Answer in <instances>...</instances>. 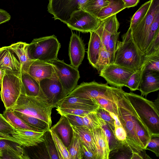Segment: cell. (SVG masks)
Instances as JSON below:
<instances>
[{"instance_id": "obj_1", "label": "cell", "mask_w": 159, "mask_h": 159, "mask_svg": "<svg viewBox=\"0 0 159 159\" xmlns=\"http://www.w3.org/2000/svg\"><path fill=\"white\" fill-rule=\"evenodd\" d=\"M124 92L121 89L114 98L118 108L117 116L126 133V142L130 147L132 152L139 153L143 158L151 136L125 96Z\"/></svg>"}, {"instance_id": "obj_2", "label": "cell", "mask_w": 159, "mask_h": 159, "mask_svg": "<svg viewBox=\"0 0 159 159\" xmlns=\"http://www.w3.org/2000/svg\"><path fill=\"white\" fill-rule=\"evenodd\" d=\"M121 37L122 41L117 42L113 63L135 72L143 63L144 54L134 42L129 27Z\"/></svg>"}, {"instance_id": "obj_3", "label": "cell", "mask_w": 159, "mask_h": 159, "mask_svg": "<svg viewBox=\"0 0 159 159\" xmlns=\"http://www.w3.org/2000/svg\"><path fill=\"white\" fill-rule=\"evenodd\" d=\"M124 95L152 137L159 136V112L154 102L133 92Z\"/></svg>"}, {"instance_id": "obj_4", "label": "cell", "mask_w": 159, "mask_h": 159, "mask_svg": "<svg viewBox=\"0 0 159 159\" xmlns=\"http://www.w3.org/2000/svg\"><path fill=\"white\" fill-rule=\"evenodd\" d=\"M53 108V106L46 98L21 93L14 105L9 108L40 119L47 123L51 127V115Z\"/></svg>"}, {"instance_id": "obj_5", "label": "cell", "mask_w": 159, "mask_h": 159, "mask_svg": "<svg viewBox=\"0 0 159 159\" xmlns=\"http://www.w3.org/2000/svg\"><path fill=\"white\" fill-rule=\"evenodd\" d=\"M61 44L54 35L35 38L28 47V54L30 60L49 62L57 58Z\"/></svg>"}, {"instance_id": "obj_6", "label": "cell", "mask_w": 159, "mask_h": 159, "mask_svg": "<svg viewBox=\"0 0 159 159\" xmlns=\"http://www.w3.org/2000/svg\"><path fill=\"white\" fill-rule=\"evenodd\" d=\"M121 89L109 86L107 83H99L95 81L83 82L68 95L89 99L102 97L115 102V96Z\"/></svg>"}, {"instance_id": "obj_7", "label": "cell", "mask_w": 159, "mask_h": 159, "mask_svg": "<svg viewBox=\"0 0 159 159\" xmlns=\"http://www.w3.org/2000/svg\"><path fill=\"white\" fill-rule=\"evenodd\" d=\"M3 76L1 84V98L5 109L11 107L21 93L22 85L20 74L2 70Z\"/></svg>"}, {"instance_id": "obj_8", "label": "cell", "mask_w": 159, "mask_h": 159, "mask_svg": "<svg viewBox=\"0 0 159 159\" xmlns=\"http://www.w3.org/2000/svg\"><path fill=\"white\" fill-rule=\"evenodd\" d=\"M158 11L159 0H151L150 7L146 15L137 25L130 28L134 42L143 54L150 29L154 17Z\"/></svg>"}, {"instance_id": "obj_9", "label": "cell", "mask_w": 159, "mask_h": 159, "mask_svg": "<svg viewBox=\"0 0 159 159\" xmlns=\"http://www.w3.org/2000/svg\"><path fill=\"white\" fill-rule=\"evenodd\" d=\"M48 62L51 64L62 86L65 97L77 86L80 78L78 69L57 58Z\"/></svg>"}, {"instance_id": "obj_10", "label": "cell", "mask_w": 159, "mask_h": 159, "mask_svg": "<svg viewBox=\"0 0 159 159\" xmlns=\"http://www.w3.org/2000/svg\"><path fill=\"white\" fill-rule=\"evenodd\" d=\"M87 0H49L48 11L58 20L66 24L71 14L80 10Z\"/></svg>"}, {"instance_id": "obj_11", "label": "cell", "mask_w": 159, "mask_h": 159, "mask_svg": "<svg viewBox=\"0 0 159 159\" xmlns=\"http://www.w3.org/2000/svg\"><path fill=\"white\" fill-rule=\"evenodd\" d=\"M101 21L87 11L80 9L71 14L66 24L71 30L90 33L98 28Z\"/></svg>"}, {"instance_id": "obj_12", "label": "cell", "mask_w": 159, "mask_h": 159, "mask_svg": "<svg viewBox=\"0 0 159 159\" xmlns=\"http://www.w3.org/2000/svg\"><path fill=\"white\" fill-rule=\"evenodd\" d=\"M134 72L120 66L111 63L100 70L99 75L111 86L122 89L125 86L129 78Z\"/></svg>"}, {"instance_id": "obj_13", "label": "cell", "mask_w": 159, "mask_h": 159, "mask_svg": "<svg viewBox=\"0 0 159 159\" xmlns=\"http://www.w3.org/2000/svg\"><path fill=\"white\" fill-rule=\"evenodd\" d=\"M41 89L48 102L56 107L58 102L65 97L62 85L56 73L52 77L39 81Z\"/></svg>"}, {"instance_id": "obj_14", "label": "cell", "mask_w": 159, "mask_h": 159, "mask_svg": "<svg viewBox=\"0 0 159 159\" xmlns=\"http://www.w3.org/2000/svg\"><path fill=\"white\" fill-rule=\"evenodd\" d=\"M46 132L15 129L11 134L18 141L19 145L24 147H30L37 146L43 143Z\"/></svg>"}, {"instance_id": "obj_15", "label": "cell", "mask_w": 159, "mask_h": 159, "mask_svg": "<svg viewBox=\"0 0 159 159\" xmlns=\"http://www.w3.org/2000/svg\"><path fill=\"white\" fill-rule=\"evenodd\" d=\"M68 52L70 65L78 69L84 58L85 45L81 38L73 32L70 38Z\"/></svg>"}, {"instance_id": "obj_16", "label": "cell", "mask_w": 159, "mask_h": 159, "mask_svg": "<svg viewBox=\"0 0 159 159\" xmlns=\"http://www.w3.org/2000/svg\"><path fill=\"white\" fill-rule=\"evenodd\" d=\"M39 83L42 80L52 77L55 74L50 63L39 60H31L26 72Z\"/></svg>"}, {"instance_id": "obj_17", "label": "cell", "mask_w": 159, "mask_h": 159, "mask_svg": "<svg viewBox=\"0 0 159 159\" xmlns=\"http://www.w3.org/2000/svg\"><path fill=\"white\" fill-rule=\"evenodd\" d=\"M0 69L20 74L21 65L18 59L9 46L0 48Z\"/></svg>"}, {"instance_id": "obj_18", "label": "cell", "mask_w": 159, "mask_h": 159, "mask_svg": "<svg viewBox=\"0 0 159 159\" xmlns=\"http://www.w3.org/2000/svg\"><path fill=\"white\" fill-rule=\"evenodd\" d=\"M119 26L116 14L101 20L99 27L96 30L100 35L101 46H105L107 49L111 36L118 32Z\"/></svg>"}, {"instance_id": "obj_19", "label": "cell", "mask_w": 159, "mask_h": 159, "mask_svg": "<svg viewBox=\"0 0 159 159\" xmlns=\"http://www.w3.org/2000/svg\"><path fill=\"white\" fill-rule=\"evenodd\" d=\"M99 107L95 99H86L67 95L58 102L56 107H77L96 111Z\"/></svg>"}, {"instance_id": "obj_20", "label": "cell", "mask_w": 159, "mask_h": 159, "mask_svg": "<svg viewBox=\"0 0 159 159\" xmlns=\"http://www.w3.org/2000/svg\"><path fill=\"white\" fill-rule=\"evenodd\" d=\"M159 89V72L145 70L138 88L141 95L146 96Z\"/></svg>"}, {"instance_id": "obj_21", "label": "cell", "mask_w": 159, "mask_h": 159, "mask_svg": "<svg viewBox=\"0 0 159 159\" xmlns=\"http://www.w3.org/2000/svg\"><path fill=\"white\" fill-rule=\"evenodd\" d=\"M90 131L94 141L96 159H109L110 150L108 141L101 127Z\"/></svg>"}, {"instance_id": "obj_22", "label": "cell", "mask_w": 159, "mask_h": 159, "mask_svg": "<svg viewBox=\"0 0 159 159\" xmlns=\"http://www.w3.org/2000/svg\"><path fill=\"white\" fill-rule=\"evenodd\" d=\"M20 77L22 85V94L47 99L41 89L39 82L25 72L21 71Z\"/></svg>"}, {"instance_id": "obj_23", "label": "cell", "mask_w": 159, "mask_h": 159, "mask_svg": "<svg viewBox=\"0 0 159 159\" xmlns=\"http://www.w3.org/2000/svg\"><path fill=\"white\" fill-rule=\"evenodd\" d=\"M50 129L57 134L68 149L71 141L72 129L66 116H61L59 121Z\"/></svg>"}, {"instance_id": "obj_24", "label": "cell", "mask_w": 159, "mask_h": 159, "mask_svg": "<svg viewBox=\"0 0 159 159\" xmlns=\"http://www.w3.org/2000/svg\"><path fill=\"white\" fill-rule=\"evenodd\" d=\"M88 43L87 58L89 63L97 69L96 63L100 48L101 46V40L100 34L96 30L91 32Z\"/></svg>"}, {"instance_id": "obj_25", "label": "cell", "mask_w": 159, "mask_h": 159, "mask_svg": "<svg viewBox=\"0 0 159 159\" xmlns=\"http://www.w3.org/2000/svg\"><path fill=\"white\" fill-rule=\"evenodd\" d=\"M28 45L26 43L19 42L9 46L18 59L21 65V71H26L31 61L28 56Z\"/></svg>"}, {"instance_id": "obj_26", "label": "cell", "mask_w": 159, "mask_h": 159, "mask_svg": "<svg viewBox=\"0 0 159 159\" xmlns=\"http://www.w3.org/2000/svg\"><path fill=\"white\" fill-rule=\"evenodd\" d=\"M6 120L15 129H29L37 131H43L28 125L17 116L10 108L5 109L2 114Z\"/></svg>"}, {"instance_id": "obj_27", "label": "cell", "mask_w": 159, "mask_h": 159, "mask_svg": "<svg viewBox=\"0 0 159 159\" xmlns=\"http://www.w3.org/2000/svg\"><path fill=\"white\" fill-rule=\"evenodd\" d=\"M108 5L102 8L98 13L97 18L101 20L117 13L125 8L122 0H108Z\"/></svg>"}, {"instance_id": "obj_28", "label": "cell", "mask_w": 159, "mask_h": 159, "mask_svg": "<svg viewBox=\"0 0 159 159\" xmlns=\"http://www.w3.org/2000/svg\"><path fill=\"white\" fill-rule=\"evenodd\" d=\"M70 125L78 135L80 142L90 149L96 152L94 141L90 131L85 126H75L70 124Z\"/></svg>"}, {"instance_id": "obj_29", "label": "cell", "mask_w": 159, "mask_h": 159, "mask_svg": "<svg viewBox=\"0 0 159 159\" xmlns=\"http://www.w3.org/2000/svg\"><path fill=\"white\" fill-rule=\"evenodd\" d=\"M13 111L17 116L29 126L45 131L49 130L50 128L47 123L40 119L18 111Z\"/></svg>"}, {"instance_id": "obj_30", "label": "cell", "mask_w": 159, "mask_h": 159, "mask_svg": "<svg viewBox=\"0 0 159 159\" xmlns=\"http://www.w3.org/2000/svg\"><path fill=\"white\" fill-rule=\"evenodd\" d=\"M108 0H87L80 7V9L84 10L97 18L101 9L109 4Z\"/></svg>"}, {"instance_id": "obj_31", "label": "cell", "mask_w": 159, "mask_h": 159, "mask_svg": "<svg viewBox=\"0 0 159 159\" xmlns=\"http://www.w3.org/2000/svg\"><path fill=\"white\" fill-rule=\"evenodd\" d=\"M132 154L131 148L126 143L121 141L115 148L110 151L109 159H130Z\"/></svg>"}, {"instance_id": "obj_32", "label": "cell", "mask_w": 159, "mask_h": 159, "mask_svg": "<svg viewBox=\"0 0 159 159\" xmlns=\"http://www.w3.org/2000/svg\"><path fill=\"white\" fill-rule=\"evenodd\" d=\"M68 149L70 159L83 158L80 141L73 129L71 141Z\"/></svg>"}, {"instance_id": "obj_33", "label": "cell", "mask_w": 159, "mask_h": 159, "mask_svg": "<svg viewBox=\"0 0 159 159\" xmlns=\"http://www.w3.org/2000/svg\"><path fill=\"white\" fill-rule=\"evenodd\" d=\"M98 119L101 127L107 139L110 151L117 146L121 141L116 139L115 134L114 130L111 126L99 117Z\"/></svg>"}, {"instance_id": "obj_34", "label": "cell", "mask_w": 159, "mask_h": 159, "mask_svg": "<svg viewBox=\"0 0 159 159\" xmlns=\"http://www.w3.org/2000/svg\"><path fill=\"white\" fill-rule=\"evenodd\" d=\"M145 67V63L143 62L140 69L129 77L125 86L128 88L131 91L138 90Z\"/></svg>"}, {"instance_id": "obj_35", "label": "cell", "mask_w": 159, "mask_h": 159, "mask_svg": "<svg viewBox=\"0 0 159 159\" xmlns=\"http://www.w3.org/2000/svg\"><path fill=\"white\" fill-rule=\"evenodd\" d=\"M50 131L54 142L59 159H70L68 149L56 133L50 129Z\"/></svg>"}, {"instance_id": "obj_36", "label": "cell", "mask_w": 159, "mask_h": 159, "mask_svg": "<svg viewBox=\"0 0 159 159\" xmlns=\"http://www.w3.org/2000/svg\"><path fill=\"white\" fill-rule=\"evenodd\" d=\"M159 34V11L156 14L150 29L146 40L144 53L151 45L154 39Z\"/></svg>"}, {"instance_id": "obj_37", "label": "cell", "mask_w": 159, "mask_h": 159, "mask_svg": "<svg viewBox=\"0 0 159 159\" xmlns=\"http://www.w3.org/2000/svg\"><path fill=\"white\" fill-rule=\"evenodd\" d=\"M44 143L50 159H59L56 148L49 130L46 132L44 135Z\"/></svg>"}, {"instance_id": "obj_38", "label": "cell", "mask_w": 159, "mask_h": 159, "mask_svg": "<svg viewBox=\"0 0 159 159\" xmlns=\"http://www.w3.org/2000/svg\"><path fill=\"white\" fill-rule=\"evenodd\" d=\"M151 3L150 0L143 4L134 14L131 18L129 27L131 29L137 25L147 14Z\"/></svg>"}, {"instance_id": "obj_39", "label": "cell", "mask_w": 159, "mask_h": 159, "mask_svg": "<svg viewBox=\"0 0 159 159\" xmlns=\"http://www.w3.org/2000/svg\"><path fill=\"white\" fill-rule=\"evenodd\" d=\"M111 56L105 46H101L97 59V70L99 71L104 66L111 64Z\"/></svg>"}, {"instance_id": "obj_40", "label": "cell", "mask_w": 159, "mask_h": 159, "mask_svg": "<svg viewBox=\"0 0 159 159\" xmlns=\"http://www.w3.org/2000/svg\"><path fill=\"white\" fill-rule=\"evenodd\" d=\"M82 120L85 126L90 130L101 127L98 117L96 111L89 113L82 116Z\"/></svg>"}, {"instance_id": "obj_41", "label": "cell", "mask_w": 159, "mask_h": 159, "mask_svg": "<svg viewBox=\"0 0 159 159\" xmlns=\"http://www.w3.org/2000/svg\"><path fill=\"white\" fill-rule=\"evenodd\" d=\"M56 111L61 116L72 114L83 116L94 111L91 110L77 107H57Z\"/></svg>"}, {"instance_id": "obj_42", "label": "cell", "mask_w": 159, "mask_h": 159, "mask_svg": "<svg viewBox=\"0 0 159 159\" xmlns=\"http://www.w3.org/2000/svg\"><path fill=\"white\" fill-rule=\"evenodd\" d=\"M143 62L145 64V70L159 72V52L144 57Z\"/></svg>"}, {"instance_id": "obj_43", "label": "cell", "mask_w": 159, "mask_h": 159, "mask_svg": "<svg viewBox=\"0 0 159 159\" xmlns=\"http://www.w3.org/2000/svg\"><path fill=\"white\" fill-rule=\"evenodd\" d=\"M100 107L109 112L118 115L117 107L115 102L102 97H98L95 99Z\"/></svg>"}, {"instance_id": "obj_44", "label": "cell", "mask_w": 159, "mask_h": 159, "mask_svg": "<svg viewBox=\"0 0 159 159\" xmlns=\"http://www.w3.org/2000/svg\"><path fill=\"white\" fill-rule=\"evenodd\" d=\"M120 33V32H118L112 34L111 36L108 43L107 49L111 55V63H113L114 62L116 43Z\"/></svg>"}, {"instance_id": "obj_45", "label": "cell", "mask_w": 159, "mask_h": 159, "mask_svg": "<svg viewBox=\"0 0 159 159\" xmlns=\"http://www.w3.org/2000/svg\"><path fill=\"white\" fill-rule=\"evenodd\" d=\"M98 116L110 125L115 129V120L111 116L109 113L99 106L96 111Z\"/></svg>"}, {"instance_id": "obj_46", "label": "cell", "mask_w": 159, "mask_h": 159, "mask_svg": "<svg viewBox=\"0 0 159 159\" xmlns=\"http://www.w3.org/2000/svg\"><path fill=\"white\" fill-rule=\"evenodd\" d=\"M145 150L153 152L158 157H159V136L151 137Z\"/></svg>"}, {"instance_id": "obj_47", "label": "cell", "mask_w": 159, "mask_h": 159, "mask_svg": "<svg viewBox=\"0 0 159 159\" xmlns=\"http://www.w3.org/2000/svg\"><path fill=\"white\" fill-rule=\"evenodd\" d=\"M15 129L6 120L2 114L0 113V132L11 134Z\"/></svg>"}, {"instance_id": "obj_48", "label": "cell", "mask_w": 159, "mask_h": 159, "mask_svg": "<svg viewBox=\"0 0 159 159\" xmlns=\"http://www.w3.org/2000/svg\"><path fill=\"white\" fill-rule=\"evenodd\" d=\"M64 116H66L71 125L77 126H85L82 116L72 114H67Z\"/></svg>"}, {"instance_id": "obj_49", "label": "cell", "mask_w": 159, "mask_h": 159, "mask_svg": "<svg viewBox=\"0 0 159 159\" xmlns=\"http://www.w3.org/2000/svg\"><path fill=\"white\" fill-rule=\"evenodd\" d=\"M114 133L115 136L118 140L126 142V134L122 125L118 126L115 125Z\"/></svg>"}, {"instance_id": "obj_50", "label": "cell", "mask_w": 159, "mask_h": 159, "mask_svg": "<svg viewBox=\"0 0 159 159\" xmlns=\"http://www.w3.org/2000/svg\"><path fill=\"white\" fill-rule=\"evenodd\" d=\"M80 142L83 158L86 159H96V152Z\"/></svg>"}, {"instance_id": "obj_51", "label": "cell", "mask_w": 159, "mask_h": 159, "mask_svg": "<svg viewBox=\"0 0 159 159\" xmlns=\"http://www.w3.org/2000/svg\"><path fill=\"white\" fill-rule=\"evenodd\" d=\"M4 140H0V150L2 151V153L10 152L16 148Z\"/></svg>"}, {"instance_id": "obj_52", "label": "cell", "mask_w": 159, "mask_h": 159, "mask_svg": "<svg viewBox=\"0 0 159 159\" xmlns=\"http://www.w3.org/2000/svg\"><path fill=\"white\" fill-rule=\"evenodd\" d=\"M10 15L7 11L0 9V24L8 21L11 19Z\"/></svg>"}, {"instance_id": "obj_53", "label": "cell", "mask_w": 159, "mask_h": 159, "mask_svg": "<svg viewBox=\"0 0 159 159\" xmlns=\"http://www.w3.org/2000/svg\"><path fill=\"white\" fill-rule=\"evenodd\" d=\"M0 139L5 140L16 143L19 145L18 141L10 134H4L0 132Z\"/></svg>"}, {"instance_id": "obj_54", "label": "cell", "mask_w": 159, "mask_h": 159, "mask_svg": "<svg viewBox=\"0 0 159 159\" xmlns=\"http://www.w3.org/2000/svg\"><path fill=\"white\" fill-rule=\"evenodd\" d=\"M125 3V8H129L136 6L140 0H122Z\"/></svg>"}, {"instance_id": "obj_55", "label": "cell", "mask_w": 159, "mask_h": 159, "mask_svg": "<svg viewBox=\"0 0 159 159\" xmlns=\"http://www.w3.org/2000/svg\"><path fill=\"white\" fill-rule=\"evenodd\" d=\"M131 159H143V158L139 153L135 152H132Z\"/></svg>"}, {"instance_id": "obj_56", "label": "cell", "mask_w": 159, "mask_h": 159, "mask_svg": "<svg viewBox=\"0 0 159 159\" xmlns=\"http://www.w3.org/2000/svg\"><path fill=\"white\" fill-rule=\"evenodd\" d=\"M159 97H158L157 99H156L155 100L154 103L156 107L157 108L158 110H159Z\"/></svg>"}, {"instance_id": "obj_57", "label": "cell", "mask_w": 159, "mask_h": 159, "mask_svg": "<svg viewBox=\"0 0 159 159\" xmlns=\"http://www.w3.org/2000/svg\"><path fill=\"white\" fill-rule=\"evenodd\" d=\"M3 73L2 71L0 69V85H1L2 78Z\"/></svg>"}, {"instance_id": "obj_58", "label": "cell", "mask_w": 159, "mask_h": 159, "mask_svg": "<svg viewBox=\"0 0 159 159\" xmlns=\"http://www.w3.org/2000/svg\"><path fill=\"white\" fill-rule=\"evenodd\" d=\"M0 140H2V139H0Z\"/></svg>"}]
</instances>
